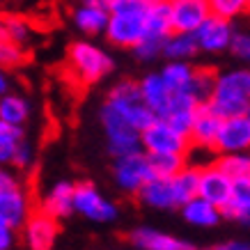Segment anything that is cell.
I'll list each match as a JSON object with an SVG mask.
<instances>
[{
    "mask_svg": "<svg viewBox=\"0 0 250 250\" xmlns=\"http://www.w3.org/2000/svg\"><path fill=\"white\" fill-rule=\"evenodd\" d=\"M209 106L220 117L243 115L250 108V69H229L216 76Z\"/></svg>",
    "mask_w": 250,
    "mask_h": 250,
    "instance_id": "obj_1",
    "label": "cell"
},
{
    "mask_svg": "<svg viewBox=\"0 0 250 250\" xmlns=\"http://www.w3.org/2000/svg\"><path fill=\"white\" fill-rule=\"evenodd\" d=\"M69 71L85 85L99 83L113 71V58L92 42H74L67 51Z\"/></svg>",
    "mask_w": 250,
    "mask_h": 250,
    "instance_id": "obj_2",
    "label": "cell"
},
{
    "mask_svg": "<svg viewBox=\"0 0 250 250\" xmlns=\"http://www.w3.org/2000/svg\"><path fill=\"white\" fill-rule=\"evenodd\" d=\"M101 126L106 131L108 140V152L113 154L115 159L126 156V154L143 152V131L133 126L124 115L113 108L110 104H104L101 108Z\"/></svg>",
    "mask_w": 250,
    "mask_h": 250,
    "instance_id": "obj_3",
    "label": "cell"
},
{
    "mask_svg": "<svg viewBox=\"0 0 250 250\" xmlns=\"http://www.w3.org/2000/svg\"><path fill=\"white\" fill-rule=\"evenodd\" d=\"M106 101L113 108H117V110L140 131L147 129V126L156 120V113L143 101L140 83L131 81V78H124L120 83H115L113 87H110V92H108Z\"/></svg>",
    "mask_w": 250,
    "mask_h": 250,
    "instance_id": "obj_4",
    "label": "cell"
},
{
    "mask_svg": "<svg viewBox=\"0 0 250 250\" xmlns=\"http://www.w3.org/2000/svg\"><path fill=\"white\" fill-rule=\"evenodd\" d=\"M32 213L35 209H32L28 190L21 188L14 174L2 170L0 172V223H7L14 229H19L28 223Z\"/></svg>",
    "mask_w": 250,
    "mask_h": 250,
    "instance_id": "obj_5",
    "label": "cell"
},
{
    "mask_svg": "<svg viewBox=\"0 0 250 250\" xmlns=\"http://www.w3.org/2000/svg\"><path fill=\"white\" fill-rule=\"evenodd\" d=\"M113 172H115L117 186L124 193H131V195H138L145 188V184H149L156 177L152 161H149V154L145 152V149L115 159Z\"/></svg>",
    "mask_w": 250,
    "mask_h": 250,
    "instance_id": "obj_6",
    "label": "cell"
},
{
    "mask_svg": "<svg viewBox=\"0 0 250 250\" xmlns=\"http://www.w3.org/2000/svg\"><path fill=\"white\" fill-rule=\"evenodd\" d=\"M190 147V138L179 133L172 124L163 117L143 129V149L147 154H186Z\"/></svg>",
    "mask_w": 250,
    "mask_h": 250,
    "instance_id": "obj_7",
    "label": "cell"
},
{
    "mask_svg": "<svg viewBox=\"0 0 250 250\" xmlns=\"http://www.w3.org/2000/svg\"><path fill=\"white\" fill-rule=\"evenodd\" d=\"M106 39L120 48H133L147 37V12H110V21L106 28Z\"/></svg>",
    "mask_w": 250,
    "mask_h": 250,
    "instance_id": "obj_8",
    "label": "cell"
},
{
    "mask_svg": "<svg viewBox=\"0 0 250 250\" xmlns=\"http://www.w3.org/2000/svg\"><path fill=\"white\" fill-rule=\"evenodd\" d=\"M74 211L85 216L92 223H113L117 218L120 209L108 200L106 195H101L90 182L76 184V193H74Z\"/></svg>",
    "mask_w": 250,
    "mask_h": 250,
    "instance_id": "obj_9",
    "label": "cell"
},
{
    "mask_svg": "<svg viewBox=\"0 0 250 250\" xmlns=\"http://www.w3.org/2000/svg\"><path fill=\"white\" fill-rule=\"evenodd\" d=\"M193 35H195L197 44H200V51H205V53H223V51H229L236 30L232 25V19H223V16L211 14Z\"/></svg>",
    "mask_w": 250,
    "mask_h": 250,
    "instance_id": "obj_10",
    "label": "cell"
},
{
    "mask_svg": "<svg viewBox=\"0 0 250 250\" xmlns=\"http://www.w3.org/2000/svg\"><path fill=\"white\" fill-rule=\"evenodd\" d=\"M213 149L218 154L250 152V115L243 113V115H232V117H223Z\"/></svg>",
    "mask_w": 250,
    "mask_h": 250,
    "instance_id": "obj_11",
    "label": "cell"
},
{
    "mask_svg": "<svg viewBox=\"0 0 250 250\" xmlns=\"http://www.w3.org/2000/svg\"><path fill=\"white\" fill-rule=\"evenodd\" d=\"M58 232H60L58 218L48 216L42 209H35V213L23 225V239L28 250H53Z\"/></svg>",
    "mask_w": 250,
    "mask_h": 250,
    "instance_id": "obj_12",
    "label": "cell"
},
{
    "mask_svg": "<svg viewBox=\"0 0 250 250\" xmlns=\"http://www.w3.org/2000/svg\"><path fill=\"white\" fill-rule=\"evenodd\" d=\"M174 32H195L211 16L209 0H167Z\"/></svg>",
    "mask_w": 250,
    "mask_h": 250,
    "instance_id": "obj_13",
    "label": "cell"
},
{
    "mask_svg": "<svg viewBox=\"0 0 250 250\" xmlns=\"http://www.w3.org/2000/svg\"><path fill=\"white\" fill-rule=\"evenodd\" d=\"M232 188H234V179L223 167H218L216 163L200 167V186H197V195L200 197L223 207L232 197Z\"/></svg>",
    "mask_w": 250,
    "mask_h": 250,
    "instance_id": "obj_14",
    "label": "cell"
},
{
    "mask_svg": "<svg viewBox=\"0 0 250 250\" xmlns=\"http://www.w3.org/2000/svg\"><path fill=\"white\" fill-rule=\"evenodd\" d=\"M140 83V94H143V101L152 108L156 117H166L167 110H170V104H172V90L167 87L166 78L159 74H147Z\"/></svg>",
    "mask_w": 250,
    "mask_h": 250,
    "instance_id": "obj_15",
    "label": "cell"
},
{
    "mask_svg": "<svg viewBox=\"0 0 250 250\" xmlns=\"http://www.w3.org/2000/svg\"><path fill=\"white\" fill-rule=\"evenodd\" d=\"M140 202L149 209H174L179 207V197H177V190H174V182L172 177L166 179V177H154L149 184H145V188L138 193Z\"/></svg>",
    "mask_w": 250,
    "mask_h": 250,
    "instance_id": "obj_16",
    "label": "cell"
},
{
    "mask_svg": "<svg viewBox=\"0 0 250 250\" xmlns=\"http://www.w3.org/2000/svg\"><path fill=\"white\" fill-rule=\"evenodd\" d=\"M131 241L140 250H195L188 241L179 236H172L167 232L154 228H138L131 232Z\"/></svg>",
    "mask_w": 250,
    "mask_h": 250,
    "instance_id": "obj_17",
    "label": "cell"
},
{
    "mask_svg": "<svg viewBox=\"0 0 250 250\" xmlns=\"http://www.w3.org/2000/svg\"><path fill=\"white\" fill-rule=\"evenodd\" d=\"M220 124H223V117H220L209 104H202L195 115V124H193V129H190V145L213 147V145H216V138H218Z\"/></svg>",
    "mask_w": 250,
    "mask_h": 250,
    "instance_id": "obj_18",
    "label": "cell"
},
{
    "mask_svg": "<svg viewBox=\"0 0 250 250\" xmlns=\"http://www.w3.org/2000/svg\"><path fill=\"white\" fill-rule=\"evenodd\" d=\"M74 193H76V184L71 182H58L53 188L48 190L37 209L46 211L53 218H64L74 211Z\"/></svg>",
    "mask_w": 250,
    "mask_h": 250,
    "instance_id": "obj_19",
    "label": "cell"
},
{
    "mask_svg": "<svg viewBox=\"0 0 250 250\" xmlns=\"http://www.w3.org/2000/svg\"><path fill=\"white\" fill-rule=\"evenodd\" d=\"M182 213L184 218L188 220L190 225H195V228H213V225L220 223V218H225L223 216V207L213 205V202H209V200L200 195L188 200L182 207Z\"/></svg>",
    "mask_w": 250,
    "mask_h": 250,
    "instance_id": "obj_20",
    "label": "cell"
},
{
    "mask_svg": "<svg viewBox=\"0 0 250 250\" xmlns=\"http://www.w3.org/2000/svg\"><path fill=\"white\" fill-rule=\"evenodd\" d=\"M223 216L229 220H239L243 225H250V177L234 182L232 197L223 205Z\"/></svg>",
    "mask_w": 250,
    "mask_h": 250,
    "instance_id": "obj_21",
    "label": "cell"
},
{
    "mask_svg": "<svg viewBox=\"0 0 250 250\" xmlns=\"http://www.w3.org/2000/svg\"><path fill=\"white\" fill-rule=\"evenodd\" d=\"M108 21H110V9H106V7H94V5L81 2L74 9V23H76L78 30L85 32V35L106 32Z\"/></svg>",
    "mask_w": 250,
    "mask_h": 250,
    "instance_id": "obj_22",
    "label": "cell"
},
{
    "mask_svg": "<svg viewBox=\"0 0 250 250\" xmlns=\"http://www.w3.org/2000/svg\"><path fill=\"white\" fill-rule=\"evenodd\" d=\"M197 53L200 44L193 32H172L163 46V58L167 60H193Z\"/></svg>",
    "mask_w": 250,
    "mask_h": 250,
    "instance_id": "obj_23",
    "label": "cell"
},
{
    "mask_svg": "<svg viewBox=\"0 0 250 250\" xmlns=\"http://www.w3.org/2000/svg\"><path fill=\"white\" fill-rule=\"evenodd\" d=\"M172 14H170V2L156 0L147 12V37L167 39L172 35Z\"/></svg>",
    "mask_w": 250,
    "mask_h": 250,
    "instance_id": "obj_24",
    "label": "cell"
},
{
    "mask_svg": "<svg viewBox=\"0 0 250 250\" xmlns=\"http://www.w3.org/2000/svg\"><path fill=\"white\" fill-rule=\"evenodd\" d=\"M28 117H30L28 99L21 97V94H2V99H0V122L23 126Z\"/></svg>",
    "mask_w": 250,
    "mask_h": 250,
    "instance_id": "obj_25",
    "label": "cell"
},
{
    "mask_svg": "<svg viewBox=\"0 0 250 250\" xmlns=\"http://www.w3.org/2000/svg\"><path fill=\"white\" fill-rule=\"evenodd\" d=\"M193 74H195V67L188 60H170L166 67L161 69V76L166 78L167 87L172 92L188 90L190 81H193Z\"/></svg>",
    "mask_w": 250,
    "mask_h": 250,
    "instance_id": "obj_26",
    "label": "cell"
},
{
    "mask_svg": "<svg viewBox=\"0 0 250 250\" xmlns=\"http://www.w3.org/2000/svg\"><path fill=\"white\" fill-rule=\"evenodd\" d=\"M0 37L7 39V42H16V44L25 46L32 37V25L28 19L16 14H5L2 23H0Z\"/></svg>",
    "mask_w": 250,
    "mask_h": 250,
    "instance_id": "obj_27",
    "label": "cell"
},
{
    "mask_svg": "<svg viewBox=\"0 0 250 250\" xmlns=\"http://www.w3.org/2000/svg\"><path fill=\"white\" fill-rule=\"evenodd\" d=\"M23 140H25V131H23V126L0 122V161H2V163H9Z\"/></svg>",
    "mask_w": 250,
    "mask_h": 250,
    "instance_id": "obj_28",
    "label": "cell"
},
{
    "mask_svg": "<svg viewBox=\"0 0 250 250\" xmlns=\"http://www.w3.org/2000/svg\"><path fill=\"white\" fill-rule=\"evenodd\" d=\"M174 182V190H177V197H179V207H184L188 200L197 195V186H200V167L186 166L182 172L172 177Z\"/></svg>",
    "mask_w": 250,
    "mask_h": 250,
    "instance_id": "obj_29",
    "label": "cell"
},
{
    "mask_svg": "<svg viewBox=\"0 0 250 250\" xmlns=\"http://www.w3.org/2000/svg\"><path fill=\"white\" fill-rule=\"evenodd\" d=\"M216 166L223 167L232 179H246L250 177V152H232V154H218Z\"/></svg>",
    "mask_w": 250,
    "mask_h": 250,
    "instance_id": "obj_30",
    "label": "cell"
},
{
    "mask_svg": "<svg viewBox=\"0 0 250 250\" xmlns=\"http://www.w3.org/2000/svg\"><path fill=\"white\" fill-rule=\"evenodd\" d=\"M149 161H152L156 177H166V179L177 177L188 166L186 154H149Z\"/></svg>",
    "mask_w": 250,
    "mask_h": 250,
    "instance_id": "obj_31",
    "label": "cell"
},
{
    "mask_svg": "<svg viewBox=\"0 0 250 250\" xmlns=\"http://www.w3.org/2000/svg\"><path fill=\"white\" fill-rule=\"evenodd\" d=\"M216 71L205 67H195V74H193V81L188 85V92L200 101V104H209V99L213 94V85H216Z\"/></svg>",
    "mask_w": 250,
    "mask_h": 250,
    "instance_id": "obj_32",
    "label": "cell"
},
{
    "mask_svg": "<svg viewBox=\"0 0 250 250\" xmlns=\"http://www.w3.org/2000/svg\"><path fill=\"white\" fill-rule=\"evenodd\" d=\"M211 14L223 19H236V16L250 12V0H209Z\"/></svg>",
    "mask_w": 250,
    "mask_h": 250,
    "instance_id": "obj_33",
    "label": "cell"
},
{
    "mask_svg": "<svg viewBox=\"0 0 250 250\" xmlns=\"http://www.w3.org/2000/svg\"><path fill=\"white\" fill-rule=\"evenodd\" d=\"M0 62L5 69L12 67H21L25 62V51L21 44L16 42H7V39H0Z\"/></svg>",
    "mask_w": 250,
    "mask_h": 250,
    "instance_id": "obj_34",
    "label": "cell"
},
{
    "mask_svg": "<svg viewBox=\"0 0 250 250\" xmlns=\"http://www.w3.org/2000/svg\"><path fill=\"white\" fill-rule=\"evenodd\" d=\"M163 46H166V39L145 37L140 44L133 46V53H136L138 60L152 62V60H156V58H161V55H163Z\"/></svg>",
    "mask_w": 250,
    "mask_h": 250,
    "instance_id": "obj_35",
    "label": "cell"
},
{
    "mask_svg": "<svg viewBox=\"0 0 250 250\" xmlns=\"http://www.w3.org/2000/svg\"><path fill=\"white\" fill-rule=\"evenodd\" d=\"M197 110H200V108H197ZM197 110H172V113H167L163 120L170 122L179 133H184V136L190 138V129H193V124H195Z\"/></svg>",
    "mask_w": 250,
    "mask_h": 250,
    "instance_id": "obj_36",
    "label": "cell"
},
{
    "mask_svg": "<svg viewBox=\"0 0 250 250\" xmlns=\"http://www.w3.org/2000/svg\"><path fill=\"white\" fill-rule=\"evenodd\" d=\"M229 51L239 58V60L248 62L250 64V32H236L234 42L229 46Z\"/></svg>",
    "mask_w": 250,
    "mask_h": 250,
    "instance_id": "obj_37",
    "label": "cell"
},
{
    "mask_svg": "<svg viewBox=\"0 0 250 250\" xmlns=\"http://www.w3.org/2000/svg\"><path fill=\"white\" fill-rule=\"evenodd\" d=\"M32 159H35V154H32V147L28 140H23L21 145H19V149L14 152V156H12V166L19 167V170H28V167L32 166Z\"/></svg>",
    "mask_w": 250,
    "mask_h": 250,
    "instance_id": "obj_38",
    "label": "cell"
},
{
    "mask_svg": "<svg viewBox=\"0 0 250 250\" xmlns=\"http://www.w3.org/2000/svg\"><path fill=\"white\" fill-rule=\"evenodd\" d=\"M14 243V228L7 223H0V250H9Z\"/></svg>",
    "mask_w": 250,
    "mask_h": 250,
    "instance_id": "obj_39",
    "label": "cell"
},
{
    "mask_svg": "<svg viewBox=\"0 0 250 250\" xmlns=\"http://www.w3.org/2000/svg\"><path fill=\"white\" fill-rule=\"evenodd\" d=\"M211 250H250L248 243L243 241H228V243H218V246H213Z\"/></svg>",
    "mask_w": 250,
    "mask_h": 250,
    "instance_id": "obj_40",
    "label": "cell"
},
{
    "mask_svg": "<svg viewBox=\"0 0 250 250\" xmlns=\"http://www.w3.org/2000/svg\"><path fill=\"white\" fill-rule=\"evenodd\" d=\"M0 90H2V94H7V90H9V81H7V76L0 78Z\"/></svg>",
    "mask_w": 250,
    "mask_h": 250,
    "instance_id": "obj_41",
    "label": "cell"
},
{
    "mask_svg": "<svg viewBox=\"0 0 250 250\" xmlns=\"http://www.w3.org/2000/svg\"><path fill=\"white\" fill-rule=\"evenodd\" d=\"M117 2H120V0H104V5H106L108 9H113L115 5H117Z\"/></svg>",
    "mask_w": 250,
    "mask_h": 250,
    "instance_id": "obj_42",
    "label": "cell"
},
{
    "mask_svg": "<svg viewBox=\"0 0 250 250\" xmlns=\"http://www.w3.org/2000/svg\"><path fill=\"white\" fill-rule=\"evenodd\" d=\"M248 115H250V108H248Z\"/></svg>",
    "mask_w": 250,
    "mask_h": 250,
    "instance_id": "obj_43",
    "label": "cell"
}]
</instances>
